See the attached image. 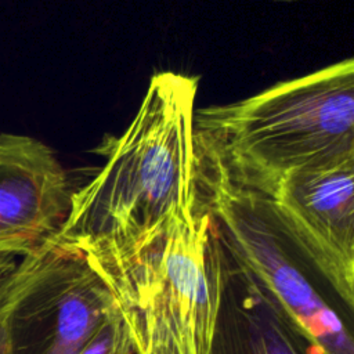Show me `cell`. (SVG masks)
Returning a JSON list of instances; mask_svg holds the SVG:
<instances>
[{
    "mask_svg": "<svg viewBox=\"0 0 354 354\" xmlns=\"http://www.w3.org/2000/svg\"><path fill=\"white\" fill-rule=\"evenodd\" d=\"M198 79L155 73L137 113L118 137L105 138L100 171L72 191L55 234L79 250H122L156 231L196 184L195 97Z\"/></svg>",
    "mask_w": 354,
    "mask_h": 354,
    "instance_id": "6da1fadb",
    "label": "cell"
},
{
    "mask_svg": "<svg viewBox=\"0 0 354 354\" xmlns=\"http://www.w3.org/2000/svg\"><path fill=\"white\" fill-rule=\"evenodd\" d=\"M82 252L111 290L137 354H210L227 245L196 184L134 246Z\"/></svg>",
    "mask_w": 354,
    "mask_h": 354,
    "instance_id": "7a4b0ae2",
    "label": "cell"
},
{
    "mask_svg": "<svg viewBox=\"0 0 354 354\" xmlns=\"http://www.w3.org/2000/svg\"><path fill=\"white\" fill-rule=\"evenodd\" d=\"M194 127L238 180L270 194L292 171L354 155V61L202 108Z\"/></svg>",
    "mask_w": 354,
    "mask_h": 354,
    "instance_id": "3957f363",
    "label": "cell"
},
{
    "mask_svg": "<svg viewBox=\"0 0 354 354\" xmlns=\"http://www.w3.org/2000/svg\"><path fill=\"white\" fill-rule=\"evenodd\" d=\"M196 187L224 238L322 354H354L353 317L293 239L271 195L238 180L195 130Z\"/></svg>",
    "mask_w": 354,
    "mask_h": 354,
    "instance_id": "277c9868",
    "label": "cell"
},
{
    "mask_svg": "<svg viewBox=\"0 0 354 354\" xmlns=\"http://www.w3.org/2000/svg\"><path fill=\"white\" fill-rule=\"evenodd\" d=\"M55 234L0 282L12 354H77L115 306L84 253Z\"/></svg>",
    "mask_w": 354,
    "mask_h": 354,
    "instance_id": "5b68a950",
    "label": "cell"
},
{
    "mask_svg": "<svg viewBox=\"0 0 354 354\" xmlns=\"http://www.w3.org/2000/svg\"><path fill=\"white\" fill-rule=\"evenodd\" d=\"M268 195L296 243L354 311V155L292 171Z\"/></svg>",
    "mask_w": 354,
    "mask_h": 354,
    "instance_id": "8992f818",
    "label": "cell"
},
{
    "mask_svg": "<svg viewBox=\"0 0 354 354\" xmlns=\"http://www.w3.org/2000/svg\"><path fill=\"white\" fill-rule=\"evenodd\" d=\"M72 191L50 147L29 136L0 134V282L15 257L58 232Z\"/></svg>",
    "mask_w": 354,
    "mask_h": 354,
    "instance_id": "52a82bcc",
    "label": "cell"
},
{
    "mask_svg": "<svg viewBox=\"0 0 354 354\" xmlns=\"http://www.w3.org/2000/svg\"><path fill=\"white\" fill-rule=\"evenodd\" d=\"M210 354H322L227 242Z\"/></svg>",
    "mask_w": 354,
    "mask_h": 354,
    "instance_id": "ba28073f",
    "label": "cell"
},
{
    "mask_svg": "<svg viewBox=\"0 0 354 354\" xmlns=\"http://www.w3.org/2000/svg\"><path fill=\"white\" fill-rule=\"evenodd\" d=\"M77 354H137L116 303Z\"/></svg>",
    "mask_w": 354,
    "mask_h": 354,
    "instance_id": "9c48e42d",
    "label": "cell"
},
{
    "mask_svg": "<svg viewBox=\"0 0 354 354\" xmlns=\"http://www.w3.org/2000/svg\"><path fill=\"white\" fill-rule=\"evenodd\" d=\"M0 354H12L10 332L1 318H0Z\"/></svg>",
    "mask_w": 354,
    "mask_h": 354,
    "instance_id": "30bf717a",
    "label": "cell"
},
{
    "mask_svg": "<svg viewBox=\"0 0 354 354\" xmlns=\"http://www.w3.org/2000/svg\"><path fill=\"white\" fill-rule=\"evenodd\" d=\"M281 1H292V0H281Z\"/></svg>",
    "mask_w": 354,
    "mask_h": 354,
    "instance_id": "8fae6325",
    "label": "cell"
}]
</instances>
